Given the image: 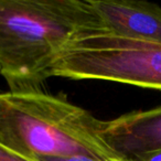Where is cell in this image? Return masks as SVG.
Returning a JSON list of instances; mask_svg holds the SVG:
<instances>
[{"instance_id":"6da1fadb","label":"cell","mask_w":161,"mask_h":161,"mask_svg":"<svg viewBox=\"0 0 161 161\" xmlns=\"http://www.w3.org/2000/svg\"><path fill=\"white\" fill-rule=\"evenodd\" d=\"M102 29L90 0H0V75L10 92H41L67 43Z\"/></svg>"},{"instance_id":"3957f363","label":"cell","mask_w":161,"mask_h":161,"mask_svg":"<svg viewBox=\"0 0 161 161\" xmlns=\"http://www.w3.org/2000/svg\"><path fill=\"white\" fill-rule=\"evenodd\" d=\"M50 74L161 91V43L126 38L108 29L84 32L61 51Z\"/></svg>"},{"instance_id":"7a4b0ae2","label":"cell","mask_w":161,"mask_h":161,"mask_svg":"<svg viewBox=\"0 0 161 161\" xmlns=\"http://www.w3.org/2000/svg\"><path fill=\"white\" fill-rule=\"evenodd\" d=\"M103 125L64 97L42 91L0 93V146L22 157L127 161L102 138Z\"/></svg>"},{"instance_id":"ba28073f","label":"cell","mask_w":161,"mask_h":161,"mask_svg":"<svg viewBox=\"0 0 161 161\" xmlns=\"http://www.w3.org/2000/svg\"><path fill=\"white\" fill-rule=\"evenodd\" d=\"M36 161H97L86 157H38ZM128 161V160H127Z\"/></svg>"},{"instance_id":"8992f818","label":"cell","mask_w":161,"mask_h":161,"mask_svg":"<svg viewBox=\"0 0 161 161\" xmlns=\"http://www.w3.org/2000/svg\"><path fill=\"white\" fill-rule=\"evenodd\" d=\"M0 161H36L27 157H22L7 148L0 146Z\"/></svg>"},{"instance_id":"52a82bcc","label":"cell","mask_w":161,"mask_h":161,"mask_svg":"<svg viewBox=\"0 0 161 161\" xmlns=\"http://www.w3.org/2000/svg\"><path fill=\"white\" fill-rule=\"evenodd\" d=\"M128 161H161V149L154 150V151L146 152L132 158L127 159Z\"/></svg>"},{"instance_id":"5b68a950","label":"cell","mask_w":161,"mask_h":161,"mask_svg":"<svg viewBox=\"0 0 161 161\" xmlns=\"http://www.w3.org/2000/svg\"><path fill=\"white\" fill-rule=\"evenodd\" d=\"M93 9L113 33L161 43V7L147 1L90 0Z\"/></svg>"},{"instance_id":"277c9868","label":"cell","mask_w":161,"mask_h":161,"mask_svg":"<svg viewBox=\"0 0 161 161\" xmlns=\"http://www.w3.org/2000/svg\"><path fill=\"white\" fill-rule=\"evenodd\" d=\"M102 138L126 160L161 149V106L104 121Z\"/></svg>"}]
</instances>
